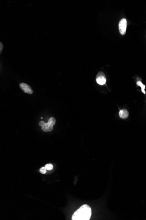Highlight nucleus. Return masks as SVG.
Masks as SVG:
<instances>
[{"label":"nucleus","instance_id":"obj_8","mask_svg":"<svg viewBox=\"0 0 146 220\" xmlns=\"http://www.w3.org/2000/svg\"><path fill=\"white\" fill-rule=\"evenodd\" d=\"M47 123H49V124H50L52 125L53 126L56 124V120L53 117H51L49 118V120H48Z\"/></svg>","mask_w":146,"mask_h":220},{"label":"nucleus","instance_id":"obj_12","mask_svg":"<svg viewBox=\"0 0 146 220\" xmlns=\"http://www.w3.org/2000/svg\"><path fill=\"white\" fill-rule=\"evenodd\" d=\"M2 43H1V52H2Z\"/></svg>","mask_w":146,"mask_h":220},{"label":"nucleus","instance_id":"obj_3","mask_svg":"<svg viewBox=\"0 0 146 220\" xmlns=\"http://www.w3.org/2000/svg\"><path fill=\"white\" fill-rule=\"evenodd\" d=\"M20 88L25 93L32 94L33 93V91L32 90V88L29 86L28 84H25V83H21L19 85Z\"/></svg>","mask_w":146,"mask_h":220},{"label":"nucleus","instance_id":"obj_1","mask_svg":"<svg viewBox=\"0 0 146 220\" xmlns=\"http://www.w3.org/2000/svg\"><path fill=\"white\" fill-rule=\"evenodd\" d=\"M92 216V209L89 206L85 204L80 207L73 214L72 220H89Z\"/></svg>","mask_w":146,"mask_h":220},{"label":"nucleus","instance_id":"obj_10","mask_svg":"<svg viewBox=\"0 0 146 220\" xmlns=\"http://www.w3.org/2000/svg\"><path fill=\"white\" fill-rule=\"evenodd\" d=\"M45 167L46 168H47V170H49V171L51 170L53 168V166L52 164H50V163L46 164L45 166Z\"/></svg>","mask_w":146,"mask_h":220},{"label":"nucleus","instance_id":"obj_2","mask_svg":"<svg viewBox=\"0 0 146 220\" xmlns=\"http://www.w3.org/2000/svg\"><path fill=\"white\" fill-rule=\"evenodd\" d=\"M127 20L125 18L121 19L120 20L119 23V29L120 33L121 34L123 35L126 33V28H127Z\"/></svg>","mask_w":146,"mask_h":220},{"label":"nucleus","instance_id":"obj_9","mask_svg":"<svg viewBox=\"0 0 146 220\" xmlns=\"http://www.w3.org/2000/svg\"><path fill=\"white\" fill-rule=\"evenodd\" d=\"M47 168H46V167H43L40 168V171L42 174H45L47 173Z\"/></svg>","mask_w":146,"mask_h":220},{"label":"nucleus","instance_id":"obj_4","mask_svg":"<svg viewBox=\"0 0 146 220\" xmlns=\"http://www.w3.org/2000/svg\"><path fill=\"white\" fill-rule=\"evenodd\" d=\"M42 129L45 132L51 131L53 129V126L51 125L48 123H45L44 125L42 127Z\"/></svg>","mask_w":146,"mask_h":220},{"label":"nucleus","instance_id":"obj_11","mask_svg":"<svg viewBox=\"0 0 146 220\" xmlns=\"http://www.w3.org/2000/svg\"><path fill=\"white\" fill-rule=\"evenodd\" d=\"M45 124V123L43 121H41L40 122H39V125L41 126V127H42L44 125V124Z\"/></svg>","mask_w":146,"mask_h":220},{"label":"nucleus","instance_id":"obj_6","mask_svg":"<svg viewBox=\"0 0 146 220\" xmlns=\"http://www.w3.org/2000/svg\"><path fill=\"white\" fill-rule=\"evenodd\" d=\"M96 81L98 84L100 85H104L105 84L106 82V79L105 78V77L102 76H98L97 77V79H96Z\"/></svg>","mask_w":146,"mask_h":220},{"label":"nucleus","instance_id":"obj_5","mask_svg":"<svg viewBox=\"0 0 146 220\" xmlns=\"http://www.w3.org/2000/svg\"><path fill=\"white\" fill-rule=\"evenodd\" d=\"M119 116L122 119H126L129 116V112L126 109H122L120 111Z\"/></svg>","mask_w":146,"mask_h":220},{"label":"nucleus","instance_id":"obj_7","mask_svg":"<svg viewBox=\"0 0 146 220\" xmlns=\"http://www.w3.org/2000/svg\"><path fill=\"white\" fill-rule=\"evenodd\" d=\"M137 85L138 86H139L140 87H141V91H142V92L143 93L145 94H146V92H145V86L144 85V84H143V83H141V81H138L137 82Z\"/></svg>","mask_w":146,"mask_h":220}]
</instances>
